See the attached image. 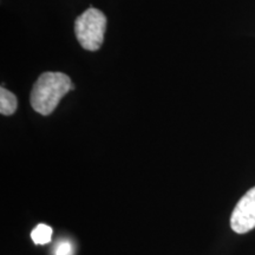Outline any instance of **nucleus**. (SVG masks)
I'll return each instance as SVG.
<instances>
[{
  "mask_svg": "<svg viewBox=\"0 0 255 255\" xmlns=\"http://www.w3.org/2000/svg\"><path fill=\"white\" fill-rule=\"evenodd\" d=\"M53 229L50 226L40 223L31 233L32 241L36 245H47L52 240Z\"/></svg>",
  "mask_w": 255,
  "mask_h": 255,
  "instance_id": "5",
  "label": "nucleus"
},
{
  "mask_svg": "<svg viewBox=\"0 0 255 255\" xmlns=\"http://www.w3.org/2000/svg\"><path fill=\"white\" fill-rule=\"evenodd\" d=\"M71 79L62 72H44L34 83L31 92V105L38 114H52L59 102L70 90H73Z\"/></svg>",
  "mask_w": 255,
  "mask_h": 255,
  "instance_id": "1",
  "label": "nucleus"
},
{
  "mask_svg": "<svg viewBox=\"0 0 255 255\" xmlns=\"http://www.w3.org/2000/svg\"><path fill=\"white\" fill-rule=\"evenodd\" d=\"M56 255H72V245L69 241H62L57 245Z\"/></svg>",
  "mask_w": 255,
  "mask_h": 255,
  "instance_id": "6",
  "label": "nucleus"
},
{
  "mask_svg": "<svg viewBox=\"0 0 255 255\" xmlns=\"http://www.w3.org/2000/svg\"><path fill=\"white\" fill-rule=\"evenodd\" d=\"M231 227L238 234H246L255 228V187L237 203L231 216Z\"/></svg>",
  "mask_w": 255,
  "mask_h": 255,
  "instance_id": "3",
  "label": "nucleus"
},
{
  "mask_svg": "<svg viewBox=\"0 0 255 255\" xmlns=\"http://www.w3.org/2000/svg\"><path fill=\"white\" fill-rule=\"evenodd\" d=\"M107 17L100 9L90 7L75 21V33L81 46L89 51H97L104 40Z\"/></svg>",
  "mask_w": 255,
  "mask_h": 255,
  "instance_id": "2",
  "label": "nucleus"
},
{
  "mask_svg": "<svg viewBox=\"0 0 255 255\" xmlns=\"http://www.w3.org/2000/svg\"><path fill=\"white\" fill-rule=\"evenodd\" d=\"M17 97L4 87L0 88V113L5 116H11L17 110Z\"/></svg>",
  "mask_w": 255,
  "mask_h": 255,
  "instance_id": "4",
  "label": "nucleus"
}]
</instances>
